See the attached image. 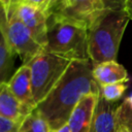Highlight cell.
Here are the masks:
<instances>
[{
    "instance_id": "obj_12",
    "label": "cell",
    "mask_w": 132,
    "mask_h": 132,
    "mask_svg": "<svg viewBox=\"0 0 132 132\" xmlns=\"http://www.w3.org/2000/svg\"><path fill=\"white\" fill-rule=\"evenodd\" d=\"M29 114L25 107L14 97L7 82L0 84V117L22 123Z\"/></svg>"
},
{
    "instance_id": "obj_10",
    "label": "cell",
    "mask_w": 132,
    "mask_h": 132,
    "mask_svg": "<svg viewBox=\"0 0 132 132\" xmlns=\"http://www.w3.org/2000/svg\"><path fill=\"white\" fill-rule=\"evenodd\" d=\"M118 104L108 102L100 95L98 97L90 132H117V109Z\"/></svg>"
},
{
    "instance_id": "obj_4",
    "label": "cell",
    "mask_w": 132,
    "mask_h": 132,
    "mask_svg": "<svg viewBox=\"0 0 132 132\" xmlns=\"http://www.w3.org/2000/svg\"><path fill=\"white\" fill-rule=\"evenodd\" d=\"M71 62L43 50L28 63L31 70L32 95L36 105L54 89Z\"/></svg>"
},
{
    "instance_id": "obj_13",
    "label": "cell",
    "mask_w": 132,
    "mask_h": 132,
    "mask_svg": "<svg viewBox=\"0 0 132 132\" xmlns=\"http://www.w3.org/2000/svg\"><path fill=\"white\" fill-rule=\"evenodd\" d=\"M13 57L14 54L0 28V84L7 82V78L13 66Z\"/></svg>"
},
{
    "instance_id": "obj_18",
    "label": "cell",
    "mask_w": 132,
    "mask_h": 132,
    "mask_svg": "<svg viewBox=\"0 0 132 132\" xmlns=\"http://www.w3.org/2000/svg\"><path fill=\"white\" fill-rule=\"evenodd\" d=\"M21 123L0 117V132H18Z\"/></svg>"
},
{
    "instance_id": "obj_17",
    "label": "cell",
    "mask_w": 132,
    "mask_h": 132,
    "mask_svg": "<svg viewBox=\"0 0 132 132\" xmlns=\"http://www.w3.org/2000/svg\"><path fill=\"white\" fill-rule=\"evenodd\" d=\"M60 0H25V3L34 5L41 9L46 15L51 14L57 7Z\"/></svg>"
},
{
    "instance_id": "obj_23",
    "label": "cell",
    "mask_w": 132,
    "mask_h": 132,
    "mask_svg": "<svg viewBox=\"0 0 132 132\" xmlns=\"http://www.w3.org/2000/svg\"><path fill=\"white\" fill-rule=\"evenodd\" d=\"M0 3H1V5L3 6L4 12H5L6 9H7V6H8V0H0Z\"/></svg>"
},
{
    "instance_id": "obj_20",
    "label": "cell",
    "mask_w": 132,
    "mask_h": 132,
    "mask_svg": "<svg viewBox=\"0 0 132 132\" xmlns=\"http://www.w3.org/2000/svg\"><path fill=\"white\" fill-rule=\"evenodd\" d=\"M24 2H25V0H8V6H7V9L5 11V18L8 19L12 14L14 8L18 5H20V4L24 3Z\"/></svg>"
},
{
    "instance_id": "obj_22",
    "label": "cell",
    "mask_w": 132,
    "mask_h": 132,
    "mask_svg": "<svg viewBox=\"0 0 132 132\" xmlns=\"http://www.w3.org/2000/svg\"><path fill=\"white\" fill-rule=\"evenodd\" d=\"M51 132H70V130H69V128H68V126H67V124H66V125L62 126V127L59 128V129L51 130Z\"/></svg>"
},
{
    "instance_id": "obj_5",
    "label": "cell",
    "mask_w": 132,
    "mask_h": 132,
    "mask_svg": "<svg viewBox=\"0 0 132 132\" xmlns=\"http://www.w3.org/2000/svg\"><path fill=\"white\" fill-rule=\"evenodd\" d=\"M0 28L6 38L8 45L14 55H18L23 64H28L43 47L34 39L28 28L13 12L8 19L5 18L4 8L0 3Z\"/></svg>"
},
{
    "instance_id": "obj_2",
    "label": "cell",
    "mask_w": 132,
    "mask_h": 132,
    "mask_svg": "<svg viewBox=\"0 0 132 132\" xmlns=\"http://www.w3.org/2000/svg\"><path fill=\"white\" fill-rule=\"evenodd\" d=\"M130 19L125 10L104 9L88 29L89 57L92 64L117 61Z\"/></svg>"
},
{
    "instance_id": "obj_24",
    "label": "cell",
    "mask_w": 132,
    "mask_h": 132,
    "mask_svg": "<svg viewBox=\"0 0 132 132\" xmlns=\"http://www.w3.org/2000/svg\"><path fill=\"white\" fill-rule=\"evenodd\" d=\"M127 100H128V102L130 103V105L132 106V95H131L130 97H127Z\"/></svg>"
},
{
    "instance_id": "obj_6",
    "label": "cell",
    "mask_w": 132,
    "mask_h": 132,
    "mask_svg": "<svg viewBox=\"0 0 132 132\" xmlns=\"http://www.w3.org/2000/svg\"><path fill=\"white\" fill-rule=\"evenodd\" d=\"M103 10L104 8L98 0H60L52 13H58L89 29Z\"/></svg>"
},
{
    "instance_id": "obj_8",
    "label": "cell",
    "mask_w": 132,
    "mask_h": 132,
    "mask_svg": "<svg viewBox=\"0 0 132 132\" xmlns=\"http://www.w3.org/2000/svg\"><path fill=\"white\" fill-rule=\"evenodd\" d=\"M7 85L14 97L29 113L35 109L36 104L33 100L31 86V70L28 64L20 66L7 80Z\"/></svg>"
},
{
    "instance_id": "obj_3",
    "label": "cell",
    "mask_w": 132,
    "mask_h": 132,
    "mask_svg": "<svg viewBox=\"0 0 132 132\" xmlns=\"http://www.w3.org/2000/svg\"><path fill=\"white\" fill-rule=\"evenodd\" d=\"M44 51L69 61L90 60L88 28L58 13L47 15Z\"/></svg>"
},
{
    "instance_id": "obj_14",
    "label": "cell",
    "mask_w": 132,
    "mask_h": 132,
    "mask_svg": "<svg viewBox=\"0 0 132 132\" xmlns=\"http://www.w3.org/2000/svg\"><path fill=\"white\" fill-rule=\"evenodd\" d=\"M18 132H51V128L35 108L23 120Z\"/></svg>"
},
{
    "instance_id": "obj_19",
    "label": "cell",
    "mask_w": 132,
    "mask_h": 132,
    "mask_svg": "<svg viewBox=\"0 0 132 132\" xmlns=\"http://www.w3.org/2000/svg\"><path fill=\"white\" fill-rule=\"evenodd\" d=\"M104 9L124 10L126 0H98Z\"/></svg>"
},
{
    "instance_id": "obj_16",
    "label": "cell",
    "mask_w": 132,
    "mask_h": 132,
    "mask_svg": "<svg viewBox=\"0 0 132 132\" xmlns=\"http://www.w3.org/2000/svg\"><path fill=\"white\" fill-rule=\"evenodd\" d=\"M128 86L127 84H111L100 87V96L108 102L117 103L125 94Z\"/></svg>"
},
{
    "instance_id": "obj_1",
    "label": "cell",
    "mask_w": 132,
    "mask_h": 132,
    "mask_svg": "<svg viewBox=\"0 0 132 132\" xmlns=\"http://www.w3.org/2000/svg\"><path fill=\"white\" fill-rule=\"evenodd\" d=\"M92 68L90 60L72 61L54 89L36 105L35 108L51 130L67 124L70 113L82 97L89 94L100 95V86L93 77Z\"/></svg>"
},
{
    "instance_id": "obj_15",
    "label": "cell",
    "mask_w": 132,
    "mask_h": 132,
    "mask_svg": "<svg viewBox=\"0 0 132 132\" xmlns=\"http://www.w3.org/2000/svg\"><path fill=\"white\" fill-rule=\"evenodd\" d=\"M117 132H132V106L127 98L117 109Z\"/></svg>"
},
{
    "instance_id": "obj_21",
    "label": "cell",
    "mask_w": 132,
    "mask_h": 132,
    "mask_svg": "<svg viewBox=\"0 0 132 132\" xmlns=\"http://www.w3.org/2000/svg\"><path fill=\"white\" fill-rule=\"evenodd\" d=\"M124 10H125L126 13L128 14L129 19L132 20V0H126Z\"/></svg>"
},
{
    "instance_id": "obj_11",
    "label": "cell",
    "mask_w": 132,
    "mask_h": 132,
    "mask_svg": "<svg viewBox=\"0 0 132 132\" xmlns=\"http://www.w3.org/2000/svg\"><path fill=\"white\" fill-rule=\"evenodd\" d=\"M92 74L100 87L111 84H126L129 80L126 68L117 61L93 64Z\"/></svg>"
},
{
    "instance_id": "obj_7",
    "label": "cell",
    "mask_w": 132,
    "mask_h": 132,
    "mask_svg": "<svg viewBox=\"0 0 132 132\" xmlns=\"http://www.w3.org/2000/svg\"><path fill=\"white\" fill-rule=\"evenodd\" d=\"M13 12L28 28L34 39L44 48L46 44L47 15L38 7L25 2L18 5Z\"/></svg>"
},
{
    "instance_id": "obj_9",
    "label": "cell",
    "mask_w": 132,
    "mask_h": 132,
    "mask_svg": "<svg viewBox=\"0 0 132 132\" xmlns=\"http://www.w3.org/2000/svg\"><path fill=\"white\" fill-rule=\"evenodd\" d=\"M98 97L99 95L89 94L78 101L67 121V126L70 132H90Z\"/></svg>"
}]
</instances>
